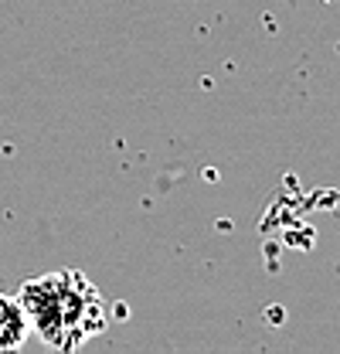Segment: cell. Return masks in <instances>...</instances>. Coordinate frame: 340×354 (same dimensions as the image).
Wrapping results in <instances>:
<instances>
[{
	"mask_svg": "<svg viewBox=\"0 0 340 354\" xmlns=\"http://www.w3.org/2000/svg\"><path fill=\"white\" fill-rule=\"evenodd\" d=\"M17 300L28 313L31 330H38V337L55 351H75L109 327L106 297L79 269L28 279Z\"/></svg>",
	"mask_w": 340,
	"mask_h": 354,
	"instance_id": "1",
	"label": "cell"
},
{
	"mask_svg": "<svg viewBox=\"0 0 340 354\" xmlns=\"http://www.w3.org/2000/svg\"><path fill=\"white\" fill-rule=\"evenodd\" d=\"M28 330L31 324L21 300L10 293H0V351H17L28 341Z\"/></svg>",
	"mask_w": 340,
	"mask_h": 354,
	"instance_id": "2",
	"label": "cell"
}]
</instances>
